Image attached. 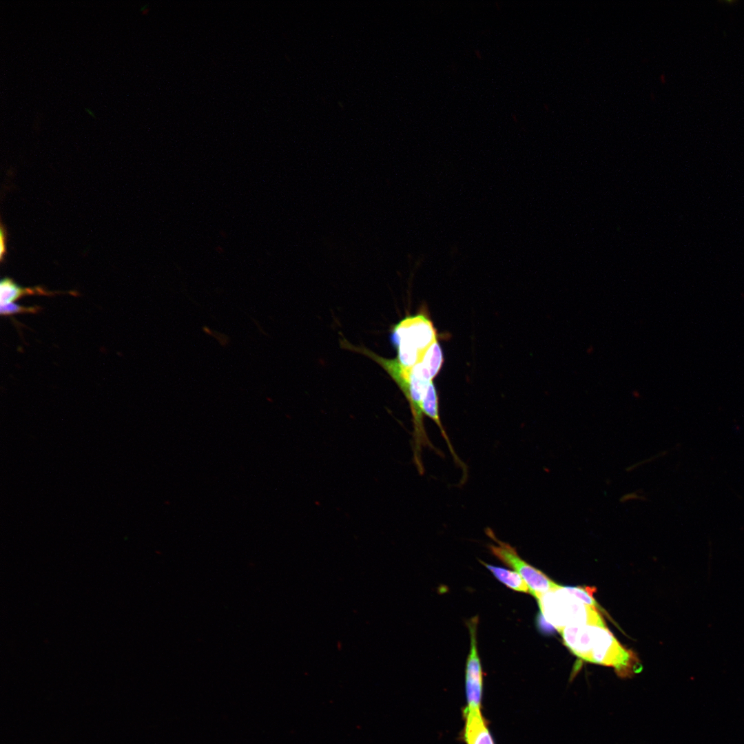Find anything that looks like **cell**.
<instances>
[{"label":"cell","instance_id":"3","mask_svg":"<svg viewBox=\"0 0 744 744\" xmlns=\"http://www.w3.org/2000/svg\"><path fill=\"white\" fill-rule=\"evenodd\" d=\"M541 614L559 632L568 626L599 625L606 626L597 608L589 606L559 585L537 600Z\"/></svg>","mask_w":744,"mask_h":744},{"label":"cell","instance_id":"13","mask_svg":"<svg viewBox=\"0 0 744 744\" xmlns=\"http://www.w3.org/2000/svg\"><path fill=\"white\" fill-rule=\"evenodd\" d=\"M6 232L4 230L3 226L1 228V259H3V254L6 253Z\"/></svg>","mask_w":744,"mask_h":744},{"label":"cell","instance_id":"14","mask_svg":"<svg viewBox=\"0 0 744 744\" xmlns=\"http://www.w3.org/2000/svg\"><path fill=\"white\" fill-rule=\"evenodd\" d=\"M85 111L92 117H95L94 114L90 109H85Z\"/></svg>","mask_w":744,"mask_h":744},{"label":"cell","instance_id":"8","mask_svg":"<svg viewBox=\"0 0 744 744\" xmlns=\"http://www.w3.org/2000/svg\"><path fill=\"white\" fill-rule=\"evenodd\" d=\"M56 293L48 291L41 287L27 288L16 284L12 279L4 278L0 283V302L6 304L28 295L53 296Z\"/></svg>","mask_w":744,"mask_h":744},{"label":"cell","instance_id":"6","mask_svg":"<svg viewBox=\"0 0 744 744\" xmlns=\"http://www.w3.org/2000/svg\"><path fill=\"white\" fill-rule=\"evenodd\" d=\"M478 621V617L475 616L466 623L470 634V650L465 670L468 710H479L482 694L483 673L477 641Z\"/></svg>","mask_w":744,"mask_h":744},{"label":"cell","instance_id":"7","mask_svg":"<svg viewBox=\"0 0 744 744\" xmlns=\"http://www.w3.org/2000/svg\"><path fill=\"white\" fill-rule=\"evenodd\" d=\"M466 712L464 737L467 744H494L480 710H468Z\"/></svg>","mask_w":744,"mask_h":744},{"label":"cell","instance_id":"2","mask_svg":"<svg viewBox=\"0 0 744 744\" xmlns=\"http://www.w3.org/2000/svg\"><path fill=\"white\" fill-rule=\"evenodd\" d=\"M366 355L379 364L400 388L409 403L412 420L413 460L420 475L424 473L422 459L423 448H428L441 455L442 453L431 442L424 424L422 402L428 384V380L421 370L415 366L407 369L402 366L396 359L384 358L368 351Z\"/></svg>","mask_w":744,"mask_h":744},{"label":"cell","instance_id":"11","mask_svg":"<svg viewBox=\"0 0 744 744\" xmlns=\"http://www.w3.org/2000/svg\"><path fill=\"white\" fill-rule=\"evenodd\" d=\"M566 588L568 592L577 597L583 603L597 608L599 607L595 599L592 597V592L595 590L594 588L592 590L590 587L584 588L581 586H566Z\"/></svg>","mask_w":744,"mask_h":744},{"label":"cell","instance_id":"12","mask_svg":"<svg viewBox=\"0 0 744 744\" xmlns=\"http://www.w3.org/2000/svg\"><path fill=\"white\" fill-rule=\"evenodd\" d=\"M40 308L39 307H25L13 302L1 304L0 313L2 316H10L17 313H37Z\"/></svg>","mask_w":744,"mask_h":744},{"label":"cell","instance_id":"5","mask_svg":"<svg viewBox=\"0 0 744 744\" xmlns=\"http://www.w3.org/2000/svg\"><path fill=\"white\" fill-rule=\"evenodd\" d=\"M485 533L497 544L488 546L491 553L521 576L530 588V595L537 600L559 586L543 572L524 561L518 555L515 548L499 540L491 528H486Z\"/></svg>","mask_w":744,"mask_h":744},{"label":"cell","instance_id":"1","mask_svg":"<svg viewBox=\"0 0 744 744\" xmlns=\"http://www.w3.org/2000/svg\"><path fill=\"white\" fill-rule=\"evenodd\" d=\"M559 633L566 647L586 661L612 667L622 677L630 676L638 671L639 665L633 653L621 645L606 626H568Z\"/></svg>","mask_w":744,"mask_h":744},{"label":"cell","instance_id":"10","mask_svg":"<svg viewBox=\"0 0 744 744\" xmlns=\"http://www.w3.org/2000/svg\"><path fill=\"white\" fill-rule=\"evenodd\" d=\"M444 362L442 349L436 340L424 353L421 363L423 371L432 380L439 373Z\"/></svg>","mask_w":744,"mask_h":744},{"label":"cell","instance_id":"4","mask_svg":"<svg viewBox=\"0 0 744 744\" xmlns=\"http://www.w3.org/2000/svg\"><path fill=\"white\" fill-rule=\"evenodd\" d=\"M390 338L397 351L396 360L407 369L420 362L437 340L435 328L424 313L409 316L400 320L392 328Z\"/></svg>","mask_w":744,"mask_h":744},{"label":"cell","instance_id":"9","mask_svg":"<svg viewBox=\"0 0 744 744\" xmlns=\"http://www.w3.org/2000/svg\"><path fill=\"white\" fill-rule=\"evenodd\" d=\"M479 561L492 572L497 580L510 589L517 592L530 594V588L525 580L515 570L488 564L480 559Z\"/></svg>","mask_w":744,"mask_h":744}]
</instances>
